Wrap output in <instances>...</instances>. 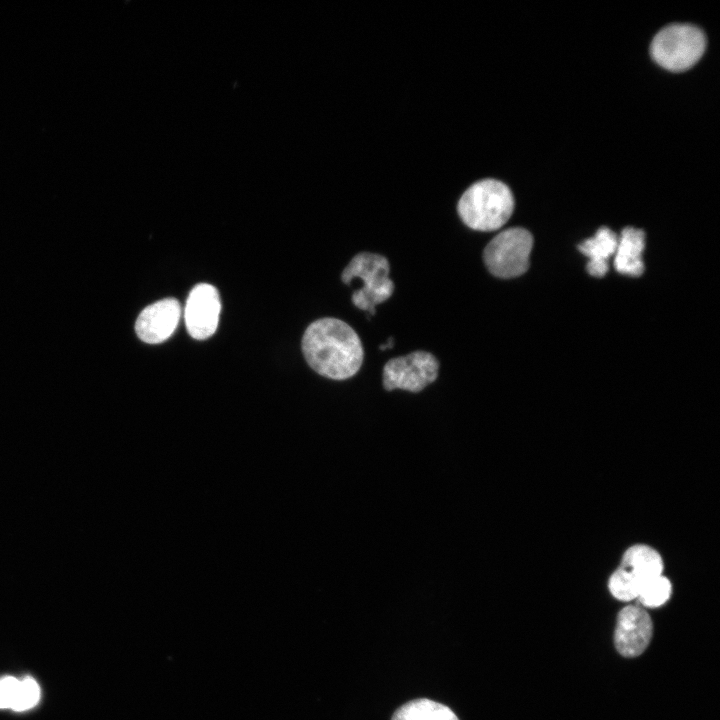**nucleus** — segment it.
Wrapping results in <instances>:
<instances>
[{
  "label": "nucleus",
  "instance_id": "nucleus-1",
  "mask_svg": "<svg viewBox=\"0 0 720 720\" xmlns=\"http://www.w3.org/2000/svg\"><path fill=\"white\" fill-rule=\"evenodd\" d=\"M302 352L318 374L344 380L360 369L364 351L359 336L346 322L322 318L312 322L302 337Z\"/></svg>",
  "mask_w": 720,
  "mask_h": 720
},
{
  "label": "nucleus",
  "instance_id": "nucleus-2",
  "mask_svg": "<svg viewBox=\"0 0 720 720\" xmlns=\"http://www.w3.org/2000/svg\"><path fill=\"white\" fill-rule=\"evenodd\" d=\"M514 198L503 182L486 178L470 185L461 195L457 211L463 223L477 231H495L511 217Z\"/></svg>",
  "mask_w": 720,
  "mask_h": 720
},
{
  "label": "nucleus",
  "instance_id": "nucleus-3",
  "mask_svg": "<svg viewBox=\"0 0 720 720\" xmlns=\"http://www.w3.org/2000/svg\"><path fill=\"white\" fill-rule=\"evenodd\" d=\"M706 48L704 32L692 24L674 23L654 36L650 53L656 63L670 71H684L695 65Z\"/></svg>",
  "mask_w": 720,
  "mask_h": 720
},
{
  "label": "nucleus",
  "instance_id": "nucleus-4",
  "mask_svg": "<svg viewBox=\"0 0 720 720\" xmlns=\"http://www.w3.org/2000/svg\"><path fill=\"white\" fill-rule=\"evenodd\" d=\"M390 266L386 257L370 252L355 255L342 272L341 279L345 284L359 278L363 286L352 294L353 304L370 315L375 314V307L390 298L394 291V283L389 278Z\"/></svg>",
  "mask_w": 720,
  "mask_h": 720
},
{
  "label": "nucleus",
  "instance_id": "nucleus-5",
  "mask_svg": "<svg viewBox=\"0 0 720 720\" xmlns=\"http://www.w3.org/2000/svg\"><path fill=\"white\" fill-rule=\"evenodd\" d=\"M532 247L533 237L528 230L508 228L487 244L483 260L489 272L498 278L518 277L529 268Z\"/></svg>",
  "mask_w": 720,
  "mask_h": 720
},
{
  "label": "nucleus",
  "instance_id": "nucleus-6",
  "mask_svg": "<svg viewBox=\"0 0 720 720\" xmlns=\"http://www.w3.org/2000/svg\"><path fill=\"white\" fill-rule=\"evenodd\" d=\"M439 362L427 351H413L390 359L383 368V386L387 391L402 389L420 392L438 376Z\"/></svg>",
  "mask_w": 720,
  "mask_h": 720
},
{
  "label": "nucleus",
  "instance_id": "nucleus-7",
  "mask_svg": "<svg viewBox=\"0 0 720 720\" xmlns=\"http://www.w3.org/2000/svg\"><path fill=\"white\" fill-rule=\"evenodd\" d=\"M220 311L219 293L213 285L200 283L194 286L184 309L189 335L197 340H204L213 335L218 326Z\"/></svg>",
  "mask_w": 720,
  "mask_h": 720
},
{
  "label": "nucleus",
  "instance_id": "nucleus-8",
  "mask_svg": "<svg viewBox=\"0 0 720 720\" xmlns=\"http://www.w3.org/2000/svg\"><path fill=\"white\" fill-rule=\"evenodd\" d=\"M652 621L646 610L640 606L629 605L618 614L615 629V646L625 657H635L643 653L652 637Z\"/></svg>",
  "mask_w": 720,
  "mask_h": 720
},
{
  "label": "nucleus",
  "instance_id": "nucleus-9",
  "mask_svg": "<svg viewBox=\"0 0 720 720\" xmlns=\"http://www.w3.org/2000/svg\"><path fill=\"white\" fill-rule=\"evenodd\" d=\"M181 316V306L175 298H165L147 306L139 314L135 331L146 343L158 344L175 331Z\"/></svg>",
  "mask_w": 720,
  "mask_h": 720
},
{
  "label": "nucleus",
  "instance_id": "nucleus-10",
  "mask_svg": "<svg viewBox=\"0 0 720 720\" xmlns=\"http://www.w3.org/2000/svg\"><path fill=\"white\" fill-rule=\"evenodd\" d=\"M645 233L641 229L625 227L618 238L614 254V267L620 274L638 277L644 272L642 253Z\"/></svg>",
  "mask_w": 720,
  "mask_h": 720
},
{
  "label": "nucleus",
  "instance_id": "nucleus-11",
  "mask_svg": "<svg viewBox=\"0 0 720 720\" xmlns=\"http://www.w3.org/2000/svg\"><path fill=\"white\" fill-rule=\"evenodd\" d=\"M618 237L610 228L603 226L595 235L579 244V251L588 257L586 269L594 277H603L608 271L609 258L615 254Z\"/></svg>",
  "mask_w": 720,
  "mask_h": 720
},
{
  "label": "nucleus",
  "instance_id": "nucleus-12",
  "mask_svg": "<svg viewBox=\"0 0 720 720\" xmlns=\"http://www.w3.org/2000/svg\"><path fill=\"white\" fill-rule=\"evenodd\" d=\"M620 567L631 573L641 586L644 582L662 575L664 565L662 557L655 549L637 544L625 551Z\"/></svg>",
  "mask_w": 720,
  "mask_h": 720
},
{
  "label": "nucleus",
  "instance_id": "nucleus-13",
  "mask_svg": "<svg viewBox=\"0 0 720 720\" xmlns=\"http://www.w3.org/2000/svg\"><path fill=\"white\" fill-rule=\"evenodd\" d=\"M391 720H459L447 706L429 699H415L398 708Z\"/></svg>",
  "mask_w": 720,
  "mask_h": 720
},
{
  "label": "nucleus",
  "instance_id": "nucleus-14",
  "mask_svg": "<svg viewBox=\"0 0 720 720\" xmlns=\"http://www.w3.org/2000/svg\"><path fill=\"white\" fill-rule=\"evenodd\" d=\"M672 593V584L663 574L644 582L639 589L638 597L644 607L655 608L666 603Z\"/></svg>",
  "mask_w": 720,
  "mask_h": 720
},
{
  "label": "nucleus",
  "instance_id": "nucleus-15",
  "mask_svg": "<svg viewBox=\"0 0 720 720\" xmlns=\"http://www.w3.org/2000/svg\"><path fill=\"white\" fill-rule=\"evenodd\" d=\"M608 587L616 599L630 601L637 599L640 584L631 573L619 567L610 576Z\"/></svg>",
  "mask_w": 720,
  "mask_h": 720
},
{
  "label": "nucleus",
  "instance_id": "nucleus-16",
  "mask_svg": "<svg viewBox=\"0 0 720 720\" xmlns=\"http://www.w3.org/2000/svg\"><path fill=\"white\" fill-rule=\"evenodd\" d=\"M40 699V688L33 678H25L19 681L15 701L12 710L20 712L33 708Z\"/></svg>",
  "mask_w": 720,
  "mask_h": 720
},
{
  "label": "nucleus",
  "instance_id": "nucleus-17",
  "mask_svg": "<svg viewBox=\"0 0 720 720\" xmlns=\"http://www.w3.org/2000/svg\"><path fill=\"white\" fill-rule=\"evenodd\" d=\"M18 679L5 677L0 680V708H11L19 686Z\"/></svg>",
  "mask_w": 720,
  "mask_h": 720
},
{
  "label": "nucleus",
  "instance_id": "nucleus-18",
  "mask_svg": "<svg viewBox=\"0 0 720 720\" xmlns=\"http://www.w3.org/2000/svg\"><path fill=\"white\" fill-rule=\"evenodd\" d=\"M393 343H394L393 337H390V338L388 339V341H387L385 344L380 345L379 348H380V350H385V349H387V348H392V347H393Z\"/></svg>",
  "mask_w": 720,
  "mask_h": 720
}]
</instances>
